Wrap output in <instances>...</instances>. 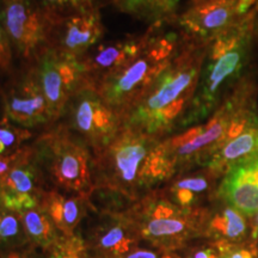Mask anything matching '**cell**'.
Returning a JSON list of instances; mask_svg holds the SVG:
<instances>
[{
	"mask_svg": "<svg viewBox=\"0 0 258 258\" xmlns=\"http://www.w3.org/2000/svg\"><path fill=\"white\" fill-rule=\"evenodd\" d=\"M6 258H32L31 256H28L25 253H18V252H12L10 253Z\"/></svg>",
	"mask_w": 258,
	"mask_h": 258,
	"instance_id": "obj_33",
	"label": "cell"
},
{
	"mask_svg": "<svg viewBox=\"0 0 258 258\" xmlns=\"http://www.w3.org/2000/svg\"><path fill=\"white\" fill-rule=\"evenodd\" d=\"M175 56V37L146 35L143 48L133 59L116 72L90 85L121 118Z\"/></svg>",
	"mask_w": 258,
	"mask_h": 258,
	"instance_id": "obj_3",
	"label": "cell"
},
{
	"mask_svg": "<svg viewBox=\"0 0 258 258\" xmlns=\"http://www.w3.org/2000/svg\"><path fill=\"white\" fill-rule=\"evenodd\" d=\"M180 0H114L115 5L125 14L147 21H160L172 15Z\"/></svg>",
	"mask_w": 258,
	"mask_h": 258,
	"instance_id": "obj_21",
	"label": "cell"
},
{
	"mask_svg": "<svg viewBox=\"0 0 258 258\" xmlns=\"http://www.w3.org/2000/svg\"><path fill=\"white\" fill-rule=\"evenodd\" d=\"M145 37L112 41L91 48L77 61L82 80L93 84L120 70L141 50Z\"/></svg>",
	"mask_w": 258,
	"mask_h": 258,
	"instance_id": "obj_15",
	"label": "cell"
},
{
	"mask_svg": "<svg viewBox=\"0 0 258 258\" xmlns=\"http://www.w3.org/2000/svg\"><path fill=\"white\" fill-rule=\"evenodd\" d=\"M254 10H256V14L258 15V0H257V4H256V6H254Z\"/></svg>",
	"mask_w": 258,
	"mask_h": 258,
	"instance_id": "obj_35",
	"label": "cell"
},
{
	"mask_svg": "<svg viewBox=\"0 0 258 258\" xmlns=\"http://www.w3.org/2000/svg\"><path fill=\"white\" fill-rule=\"evenodd\" d=\"M91 163L95 186L134 199L141 190L170 176L173 167L158 137L131 125L96 148Z\"/></svg>",
	"mask_w": 258,
	"mask_h": 258,
	"instance_id": "obj_1",
	"label": "cell"
},
{
	"mask_svg": "<svg viewBox=\"0 0 258 258\" xmlns=\"http://www.w3.org/2000/svg\"><path fill=\"white\" fill-rule=\"evenodd\" d=\"M12 62L11 42L6 34L0 27V71H8Z\"/></svg>",
	"mask_w": 258,
	"mask_h": 258,
	"instance_id": "obj_28",
	"label": "cell"
},
{
	"mask_svg": "<svg viewBox=\"0 0 258 258\" xmlns=\"http://www.w3.org/2000/svg\"><path fill=\"white\" fill-rule=\"evenodd\" d=\"M120 258H169L163 257L159 253L154 252L151 250H144V249H132L129 252H127Z\"/></svg>",
	"mask_w": 258,
	"mask_h": 258,
	"instance_id": "obj_30",
	"label": "cell"
},
{
	"mask_svg": "<svg viewBox=\"0 0 258 258\" xmlns=\"http://www.w3.org/2000/svg\"><path fill=\"white\" fill-rule=\"evenodd\" d=\"M63 112L67 117L64 127L93 150L108 143L121 127L117 112L103 101L90 84L83 80Z\"/></svg>",
	"mask_w": 258,
	"mask_h": 258,
	"instance_id": "obj_6",
	"label": "cell"
},
{
	"mask_svg": "<svg viewBox=\"0 0 258 258\" xmlns=\"http://www.w3.org/2000/svg\"><path fill=\"white\" fill-rule=\"evenodd\" d=\"M35 150L21 148L19 157L0 182V206L19 213L40 205V178L32 159Z\"/></svg>",
	"mask_w": 258,
	"mask_h": 258,
	"instance_id": "obj_13",
	"label": "cell"
},
{
	"mask_svg": "<svg viewBox=\"0 0 258 258\" xmlns=\"http://www.w3.org/2000/svg\"><path fill=\"white\" fill-rule=\"evenodd\" d=\"M103 36V24L98 11L90 8L61 17L51 15L47 47L67 59L78 61Z\"/></svg>",
	"mask_w": 258,
	"mask_h": 258,
	"instance_id": "obj_9",
	"label": "cell"
},
{
	"mask_svg": "<svg viewBox=\"0 0 258 258\" xmlns=\"http://www.w3.org/2000/svg\"><path fill=\"white\" fill-rule=\"evenodd\" d=\"M206 55L205 47L194 44L173 57L150 88L122 114L121 124L154 137L169 131L194 99Z\"/></svg>",
	"mask_w": 258,
	"mask_h": 258,
	"instance_id": "obj_2",
	"label": "cell"
},
{
	"mask_svg": "<svg viewBox=\"0 0 258 258\" xmlns=\"http://www.w3.org/2000/svg\"><path fill=\"white\" fill-rule=\"evenodd\" d=\"M18 215L25 235H28L32 241L42 246H51L55 243L56 234L53 221L41 205L19 212Z\"/></svg>",
	"mask_w": 258,
	"mask_h": 258,
	"instance_id": "obj_20",
	"label": "cell"
},
{
	"mask_svg": "<svg viewBox=\"0 0 258 258\" xmlns=\"http://www.w3.org/2000/svg\"><path fill=\"white\" fill-rule=\"evenodd\" d=\"M194 258H218L217 254L213 252V250L207 249V250H200L195 253Z\"/></svg>",
	"mask_w": 258,
	"mask_h": 258,
	"instance_id": "obj_32",
	"label": "cell"
},
{
	"mask_svg": "<svg viewBox=\"0 0 258 258\" xmlns=\"http://www.w3.org/2000/svg\"><path fill=\"white\" fill-rule=\"evenodd\" d=\"M4 30L11 44L27 59L47 47L51 14L34 0H3Z\"/></svg>",
	"mask_w": 258,
	"mask_h": 258,
	"instance_id": "obj_7",
	"label": "cell"
},
{
	"mask_svg": "<svg viewBox=\"0 0 258 258\" xmlns=\"http://www.w3.org/2000/svg\"><path fill=\"white\" fill-rule=\"evenodd\" d=\"M258 159V118L252 116L237 137L228 139L212 153L209 166L215 171H228L235 165Z\"/></svg>",
	"mask_w": 258,
	"mask_h": 258,
	"instance_id": "obj_18",
	"label": "cell"
},
{
	"mask_svg": "<svg viewBox=\"0 0 258 258\" xmlns=\"http://www.w3.org/2000/svg\"><path fill=\"white\" fill-rule=\"evenodd\" d=\"M257 0H199L180 16L179 24L202 41L215 40L249 15Z\"/></svg>",
	"mask_w": 258,
	"mask_h": 258,
	"instance_id": "obj_10",
	"label": "cell"
},
{
	"mask_svg": "<svg viewBox=\"0 0 258 258\" xmlns=\"http://www.w3.org/2000/svg\"><path fill=\"white\" fill-rule=\"evenodd\" d=\"M35 154L60 188L84 192L92 186V159L88 145L63 125L42 135Z\"/></svg>",
	"mask_w": 258,
	"mask_h": 258,
	"instance_id": "obj_5",
	"label": "cell"
},
{
	"mask_svg": "<svg viewBox=\"0 0 258 258\" xmlns=\"http://www.w3.org/2000/svg\"><path fill=\"white\" fill-rule=\"evenodd\" d=\"M22 221L15 212L0 206V244L15 245L23 240Z\"/></svg>",
	"mask_w": 258,
	"mask_h": 258,
	"instance_id": "obj_23",
	"label": "cell"
},
{
	"mask_svg": "<svg viewBox=\"0 0 258 258\" xmlns=\"http://www.w3.org/2000/svg\"><path fill=\"white\" fill-rule=\"evenodd\" d=\"M6 151V147H5V145H4V143H3L2 140H0V154H3Z\"/></svg>",
	"mask_w": 258,
	"mask_h": 258,
	"instance_id": "obj_34",
	"label": "cell"
},
{
	"mask_svg": "<svg viewBox=\"0 0 258 258\" xmlns=\"http://www.w3.org/2000/svg\"><path fill=\"white\" fill-rule=\"evenodd\" d=\"M5 114L23 128L49 123V109L36 76L30 69L18 77L4 92Z\"/></svg>",
	"mask_w": 258,
	"mask_h": 258,
	"instance_id": "obj_12",
	"label": "cell"
},
{
	"mask_svg": "<svg viewBox=\"0 0 258 258\" xmlns=\"http://www.w3.org/2000/svg\"><path fill=\"white\" fill-rule=\"evenodd\" d=\"M49 258H89L88 247L79 237L71 235L51 245Z\"/></svg>",
	"mask_w": 258,
	"mask_h": 258,
	"instance_id": "obj_24",
	"label": "cell"
},
{
	"mask_svg": "<svg viewBox=\"0 0 258 258\" xmlns=\"http://www.w3.org/2000/svg\"><path fill=\"white\" fill-rule=\"evenodd\" d=\"M224 258H252V254H251L249 251L246 250H240L237 251V252H232Z\"/></svg>",
	"mask_w": 258,
	"mask_h": 258,
	"instance_id": "obj_31",
	"label": "cell"
},
{
	"mask_svg": "<svg viewBox=\"0 0 258 258\" xmlns=\"http://www.w3.org/2000/svg\"><path fill=\"white\" fill-rule=\"evenodd\" d=\"M219 195L245 215L258 213V159L228 170Z\"/></svg>",
	"mask_w": 258,
	"mask_h": 258,
	"instance_id": "obj_16",
	"label": "cell"
},
{
	"mask_svg": "<svg viewBox=\"0 0 258 258\" xmlns=\"http://www.w3.org/2000/svg\"><path fill=\"white\" fill-rule=\"evenodd\" d=\"M19 150H21V148H18L16 152L9 154V156H3V154H0V182H2V179L4 178V176L8 173V171L11 169V166L16 163V160L18 159Z\"/></svg>",
	"mask_w": 258,
	"mask_h": 258,
	"instance_id": "obj_29",
	"label": "cell"
},
{
	"mask_svg": "<svg viewBox=\"0 0 258 258\" xmlns=\"http://www.w3.org/2000/svg\"><path fill=\"white\" fill-rule=\"evenodd\" d=\"M212 228L230 239H237L244 234L246 225L239 212L232 208L225 209L221 215H217L212 221Z\"/></svg>",
	"mask_w": 258,
	"mask_h": 258,
	"instance_id": "obj_22",
	"label": "cell"
},
{
	"mask_svg": "<svg viewBox=\"0 0 258 258\" xmlns=\"http://www.w3.org/2000/svg\"><path fill=\"white\" fill-rule=\"evenodd\" d=\"M46 10L51 15H56L57 11L74 10L76 12L92 8L91 0H43Z\"/></svg>",
	"mask_w": 258,
	"mask_h": 258,
	"instance_id": "obj_26",
	"label": "cell"
},
{
	"mask_svg": "<svg viewBox=\"0 0 258 258\" xmlns=\"http://www.w3.org/2000/svg\"><path fill=\"white\" fill-rule=\"evenodd\" d=\"M135 233L137 228L131 215H111L104 219L92 233V257H122L135 247Z\"/></svg>",
	"mask_w": 258,
	"mask_h": 258,
	"instance_id": "obj_17",
	"label": "cell"
},
{
	"mask_svg": "<svg viewBox=\"0 0 258 258\" xmlns=\"http://www.w3.org/2000/svg\"><path fill=\"white\" fill-rule=\"evenodd\" d=\"M254 18L256 15L252 10L213 42L208 63L201 72L199 91L194 97L190 115L185 122L195 121L207 115L217 103L222 86L235 78L243 69Z\"/></svg>",
	"mask_w": 258,
	"mask_h": 258,
	"instance_id": "obj_4",
	"label": "cell"
},
{
	"mask_svg": "<svg viewBox=\"0 0 258 258\" xmlns=\"http://www.w3.org/2000/svg\"><path fill=\"white\" fill-rule=\"evenodd\" d=\"M31 70L46 97L51 121H55L63 114L70 98L82 82L78 63L46 47L35 56Z\"/></svg>",
	"mask_w": 258,
	"mask_h": 258,
	"instance_id": "obj_8",
	"label": "cell"
},
{
	"mask_svg": "<svg viewBox=\"0 0 258 258\" xmlns=\"http://www.w3.org/2000/svg\"><path fill=\"white\" fill-rule=\"evenodd\" d=\"M131 218L139 233L158 244L179 239L191 230L188 215L163 200L144 201Z\"/></svg>",
	"mask_w": 258,
	"mask_h": 258,
	"instance_id": "obj_14",
	"label": "cell"
},
{
	"mask_svg": "<svg viewBox=\"0 0 258 258\" xmlns=\"http://www.w3.org/2000/svg\"><path fill=\"white\" fill-rule=\"evenodd\" d=\"M173 189H184L195 195V194L203 192L208 189V180L206 179L205 177L200 176L186 177V178L178 180V182L173 185Z\"/></svg>",
	"mask_w": 258,
	"mask_h": 258,
	"instance_id": "obj_27",
	"label": "cell"
},
{
	"mask_svg": "<svg viewBox=\"0 0 258 258\" xmlns=\"http://www.w3.org/2000/svg\"><path fill=\"white\" fill-rule=\"evenodd\" d=\"M86 196H64L57 191L42 194L41 206L53 224L66 237L73 235V232L83 219L86 209Z\"/></svg>",
	"mask_w": 258,
	"mask_h": 258,
	"instance_id": "obj_19",
	"label": "cell"
},
{
	"mask_svg": "<svg viewBox=\"0 0 258 258\" xmlns=\"http://www.w3.org/2000/svg\"><path fill=\"white\" fill-rule=\"evenodd\" d=\"M237 111L232 103L226 104L208 122L189 128L176 137L161 143L165 154L173 167L177 163L198 159L203 153L214 152L226 140L228 127Z\"/></svg>",
	"mask_w": 258,
	"mask_h": 258,
	"instance_id": "obj_11",
	"label": "cell"
},
{
	"mask_svg": "<svg viewBox=\"0 0 258 258\" xmlns=\"http://www.w3.org/2000/svg\"><path fill=\"white\" fill-rule=\"evenodd\" d=\"M30 137L31 133L27 128L16 127L9 121L0 122V140L4 143L6 150H16L24 140Z\"/></svg>",
	"mask_w": 258,
	"mask_h": 258,
	"instance_id": "obj_25",
	"label": "cell"
}]
</instances>
